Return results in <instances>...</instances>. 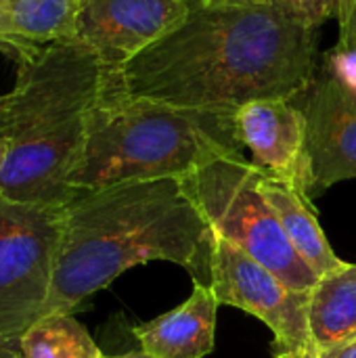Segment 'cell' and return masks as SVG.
I'll return each mask as SVG.
<instances>
[{
  "label": "cell",
  "instance_id": "6da1fadb",
  "mask_svg": "<svg viewBox=\"0 0 356 358\" xmlns=\"http://www.w3.org/2000/svg\"><path fill=\"white\" fill-rule=\"evenodd\" d=\"M317 29L273 0H193L180 25L107 69V80L126 94L195 109L296 101L315 82Z\"/></svg>",
  "mask_w": 356,
  "mask_h": 358
},
{
  "label": "cell",
  "instance_id": "7a4b0ae2",
  "mask_svg": "<svg viewBox=\"0 0 356 358\" xmlns=\"http://www.w3.org/2000/svg\"><path fill=\"white\" fill-rule=\"evenodd\" d=\"M216 233L180 178L130 180L80 191L63 208L52 289L44 315L73 313L126 271L164 260L212 287Z\"/></svg>",
  "mask_w": 356,
  "mask_h": 358
},
{
  "label": "cell",
  "instance_id": "3957f363",
  "mask_svg": "<svg viewBox=\"0 0 356 358\" xmlns=\"http://www.w3.org/2000/svg\"><path fill=\"white\" fill-rule=\"evenodd\" d=\"M15 61V86L0 113V136L6 141L0 197L65 208L80 193L71 182L107 67L78 38L19 52Z\"/></svg>",
  "mask_w": 356,
  "mask_h": 358
},
{
  "label": "cell",
  "instance_id": "277c9868",
  "mask_svg": "<svg viewBox=\"0 0 356 358\" xmlns=\"http://www.w3.org/2000/svg\"><path fill=\"white\" fill-rule=\"evenodd\" d=\"M243 155L235 111L195 109L126 94L105 82L88 113L76 191L130 180L185 178L218 159Z\"/></svg>",
  "mask_w": 356,
  "mask_h": 358
},
{
  "label": "cell",
  "instance_id": "5b68a950",
  "mask_svg": "<svg viewBox=\"0 0 356 358\" xmlns=\"http://www.w3.org/2000/svg\"><path fill=\"white\" fill-rule=\"evenodd\" d=\"M262 170L243 155L218 157L180 178L212 231L275 273L294 289H313L319 277L296 254L260 189Z\"/></svg>",
  "mask_w": 356,
  "mask_h": 358
},
{
  "label": "cell",
  "instance_id": "8992f818",
  "mask_svg": "<svg viewBox=\"0 0 356 358\" xmlns=\"http://www.w3.org/2000/svg\"><path fill=\"white\" fill-rule=\"evenodd\" d=\"M63 227V208L0 197V336L21 338L46 310Z\"/></svg>",
  "mask_w": 356,
  "mask_h": 358
},
{
  "label": "cell",
  "instance_id": "52a82bcc",
  "mask_svg": "<svg viewBox=\"0 0 356 358\" xmlns=\"http://www.w3.org/2000/svg\"><path fill=\"white\" fill-rule=\"evenodd\" d=\"M212 289L220 304L260 319L275 336V357L319 358L308 327L311 289H294L245 252L216 235Z\"/></svg>",
  "mask_w": 356,
  "mask_h": 358
},
{
  "label": "cell",
  "instance_id": "ba28073f",
  "mask_svg": "<svg viewBox=\"0 0 356 358\" xmlns=\"http://www.w3.org/2000/svg\"><path fill=\"white\" fill-rule=\"evenodd\" d=\"M189 10L191 0H80L76 38L113 71L180 25Z\"/></svg>",
  "mask_w": 356,
  "mask_h": 358
},
{
  "label": "cell",
  "instance_id": "9c48e42d",
  "mask_svg": "<svg viewBox=\"0 0 356 358\" xmlns=\"http://www.w3.org/2000/svg\"><path fill=\"white\" fill-rule=\"evenodd\" d=\"M311 157L308 199L356 178V94L340 80L323 76L302 94Z\"/></svg>",
  "mask_w": 356,
  "mask_h": 358
},
{
  "label": "cell",
  "instance_id": "30bf717a",
  "mask_svg": "<svg viewBox=\"0 0 356 358\" xmlns=\"http://www.w3.org/2000/svg\"><path fill=\"white\" fill-rule=\"evenodd\" d=\"M235 128L262 172L308 197L313 172L300 105L290 99L250 101L235 109Z\"/></svg>",
  "mask_w": 356,
  "mask_h": 358
},
{
  "label": "cell",
  "instance_id": "8fae6325",
  "mask_svg": "<svg viewBox=\"0 0 356 358\" xmlns=\"http://www.w3.org/2000/svg\"><path fill=\"white\" fill-rule=\"evenodd\" d=\"M218 298L212 287L193 283L191 296L170 313L132 329L151 358H204L214 350Z\"/></svg>",
  "mask_w": 356,
  "mask_h": 358
},
{
  "label": "cell",
  "instance_id": "7c38bea8",
  "mask_svg": "<svg viewBox=\"0 0 356 358\" xmlns=\"http://www.w3.org/2000/svg\"><path fill=\"white\" fill-rule=\"evenodd\" d=\"M308 327L319 358L356 342V264L342 262L311 289Z\"/></svg>",
  "mask_w": 356,
  "mask_h": 358
},
{
  "label": "cell",
  "instance_id": "4fadbf2b",
  "mask_svg": "<svg viewBox=\"0 0 356 358\" xmlns=\"http://www.w3.org/2000/svg\"><path fill=\"white\" fill-rule=\"evenodd\" d=\"M80 0H2L0 48L25 52L57 40L76 38Z\"/></svg>",
  "mask_w": 356,
  "mask_h": 358
},
{
  "label": "cell",
  "instance_id": "5bb4252c",
  "mask_svg": "<svg viewBox=\"0 0 356 358\" xmlns=\"http://www.w3.org/2000/svg\"><path fill=\"white\" fill-rule=\"evenodd\" d=\"M260 189H262V195L266 197L269 206L275 210V214L281 222V229H283L285 237L290 239L292 248L317 277L338 268L344 262L332 250V245L311 208V199L304 193L269 176L266 172H262V176H260Z\"/></svg>",
  "mask_w": 356,
  "mask_h": 358
},
{
  "label": "cell",
  "instance_id": "9a60e30c",
  "mask_svg": "<svg viewBox=\"0 0 356 358\" xmlns=\"http://www.w3.org/2000/svg\"><path fill=\"white\" fill-rule=\"evenodd\" d=\"M23 358H103L90 334L71 313L44 315L21 338Z\"/></svg>",
  "mask_w": 356,
  "mask_h": 358
},
{
  "label": "cell",
  "instance_id": "2e32d148",
  "mask_svg": "<svg viewBox=\"0 0 356 358\" xmlns=\"http://www.w3.org/2000/svg\"><path fill=\"white\" fill-rule=\"evenodd\" d=\"M338 42L325 57V73L356 94V0H340L336 8Z\"/></svg>",
  "mask_w": 356,
  "mask_h": 358
},
{
  "label": "cell",
  "instance_id": "e0dca14e",
  "mask_svg": "<svg viewBox=\"0 0 356 358\" xmlns=\"http://www.w3.org/2000/svg\"><path fill=\"white\" fill-rule=\"evenodd\" d=\"M273 2H277L292 15L308 21L311 25L319 27L321 23H325L329 17L336 15L340 0H273Z\"/></svg>",
  "mask_w": 356,
  "mask_h": 358
},
{
  "label": "cell",
  "instance_id": "ac0fdd59",
  "mask_svg": "<svg viewBox=\"0 0 356 358\" xmlns=\"http://www.w3.org/2000/svg\"><path fill=\"white\" fill-rule=\"evenodd\" d=\"M0 358H23L21 344L17 338H2L0 336Z\"/></svg>",
  "mask_w": 356,
  "mask_h": 358
},
{
  "label": "cell",
  "instance_id": "d6986e66",
  "mask_svg": "<svg viewBox=\"0 0 356 358\" xmlns=\"http://www.w3.org/2000/svg\"><path fill=\"white\" fill-rule=\"evenodd\" d=\"M321 358H356V342H350V344H344L340 348H336L334 352L325 355Z\"/></svg>",
  "mask_w": 356,
  "mask_h": 358
},
{
  "label": "cell",
  "instance_id": "ffe728a7",
  "mask_svg": "<svg viewBox=\"0 0 356 358\" xmlns=\"http://www.w3.org/2000/svg\"><path fill=\"white\" fill-rule=\"evenodd\" d=\"M103 358H151V357L138 348V350H132V352H126V355H118V357H103Z\"/></svg>",
  "mask_w": 356,
  "mask_h": 358
},
{
  "label": "cell",
  "instance_id": "44dd1931",
  "mask_svg": "<svg viewBox=\"0 0 356 358\" xmlns=\"http://www.w3.org/2000/svg\"><path fill=\"white\" fill-rule=\"evenodd\" d=\"M4 153H6V141L0 136V170H2V162H4Z\"/></svg>",
  "mask_w": 356,
  "mask_h": 358
},
{
  "label": "cell",
  "instance_id": "7402d4cb",
  "mask_svg": "<svg viewBox=\"0 0 356 358\" xmlns=\"http://www.w3.org/2000/svg\"><path fill=\"white\" fill-rule=\"evenodd\" d=\"M4 105H6V94L0 96V113H2V109H4Z\"/></svg>",
  "mask_w": 356,
  "mask_h": 358
},
{
  "label": "cell",
  "instance_id": "603a6c76",
  "mask_svg": "<svg viewBox=\"0 0 356 358\" xmlns=\"http://www.w3.org/2000/svg\"><path fill=\"white\" fill-rule=\"evenodd\" d=\"M275 358H298V357H294V355H277Z\"/></svg>",
  "mask_w": 356,
  "mask_h": 358
},
{
  "label": "cell",
  "instance_id": "cb8c5ba5",
  "mask_svg": "<svg viewBox=\"0 0 356 358\" xmlns=\"http://www.w3.org/2000/svg\"><path fill=\"white\" fill-rule=\"evenodd\" d=\"M201 2H227V0H201Z\"/></svg>",
  "mask_w": 356,
  "mask_h": 358
},
{
  "label": "cell",
  "instance_id": "d4e9b609",
  "mask_svg": "<svg viewBox=\"0 0 356 358\" xmlns=\"http://www.w3.org/2000/svg\"><path fill=\"white\" fill-rule=\"evenodd\" d=\"M0 2H2V0H0Z\"/></svg>",
  "mask_w": 356,
  "mask_h": 358
}]
</instances>
